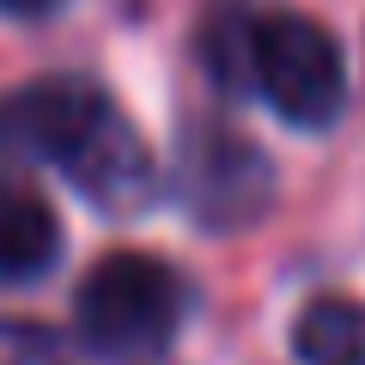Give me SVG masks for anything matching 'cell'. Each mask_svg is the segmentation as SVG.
Masks as SVG:
<instances>
[{
    "label": "cell",
    "mask_w": 365,
    "mask_h": 365,
    "mask_svg": "<svg viewBox=\"0 0 365 365\" xmlns=\"http://www.w3.org/2000/svg\"><path fill=\"white\" fill-rule=\"evenodd\" d=\"M0 146L55 165L91 207L140 213L153 201V153L140 128L86 79H43L0 104Z\"/></svg>",
    "instance_id": "6da1fadb"
},
{
    "label": "cell",
    "mask_w": 365,
    "mask_h": 365,
    "mask_svg": "<svg viewBox=\"0 0 365 365\" xmlns=\"http://www.w3.org/2000/svg\"><path fill=\"white\" fill-rule=\"evenodd\" d=\"M182 311H189L182 274L146 250H110L79 280L73 299L79 341L104 359H146V353L170 347V335L182 329Z\"/></svg>",
    "instance_id": "7a4b0ae2"
},
{
    "label": "cell",
    "mask_w": 365,
    "mask_h": 365,
    "mask_svg": "<svg viewBox=\"0 0 365 365\" xmlns=\"http://www.w3.org/2000/svg\"><path fill=\"white\" fill-rule=\"evenodd\" d=\"M244 79L292 128H329L347 98L341 43L304 13H262L244 25Z\"/></svg>",
    "instance_id": "3957f363"
},
{
    "label": "cell",
    "mask_w": 365,
    "mask_h": 365,
    "mask_svg": "<svg viewBox=\"0 0 365 365\" xmlns=\"http://www.w3.org/2000/svg\"><path fill=\"white\" fill-rule=\"evenodd\" d=\"M182 195L207 225H237L262 207L268 195V165L256 146L232 140V134H201L182 153Z\"/></svg>",
    "instance_id": "277c9868"
},
{
    "label": "cell",
    "mask_w": 365,
    "mask_h": 365,
    "mask_svg": "<svg viewBox=\"0 0 365 365\" xmlns=\"http://www.w3.org/2000/svg\"><path fill=\"white\" fill-rule=\"evenodd\" d=\"M61 256L55 207L19 177H0V280H37Z\"/></svg>",
    "instance_id": "5b68a950"
},
{
    "label": "cell",
    "mask_w": 365,
    "mask_h": 365,
    "mask_svg": "<svg viewBox=\"0 0 365 365\" xmlns=\"http://www.w3.org/2000/svg\"><path fill=\"white\" fill-rule=\"evenodd\" d=\"M292 353L304 365H365V304L359 299H317L292 323Z\"/></svg>",
    "instance_id": "8992f818"
},
{
    "label": "cell",
    "mask_w": 365,
    "mask_h": 365,
    "mask_svg": "<svg viewBox=\"0 0 365 365\" xmlns=\"http://www.w3.org/2000/svg\"><path fill=\"white\" fill-rule=\"evenodd\" d=\"M0 365H73V359H67V347H61L55 329L6 317V323H0Z\"/></svg>",
    "instance_id": "52a82bcc"
},
{
    "label": "cell",
    "mask_w": 365,
    "mask_h": 365,
    "mask_svg": "<svg viewBox=\"0 0 365 365\" xmlns=\"http://www.w3.org/2000/svg\"><path fill=\"white\" fill-rule=\"evenodd\" d=\"M61 0H0V13H13V19H43V13H55Z\"/></svg>",
    "instance_id": "ba28073f"
}]
</instances>
